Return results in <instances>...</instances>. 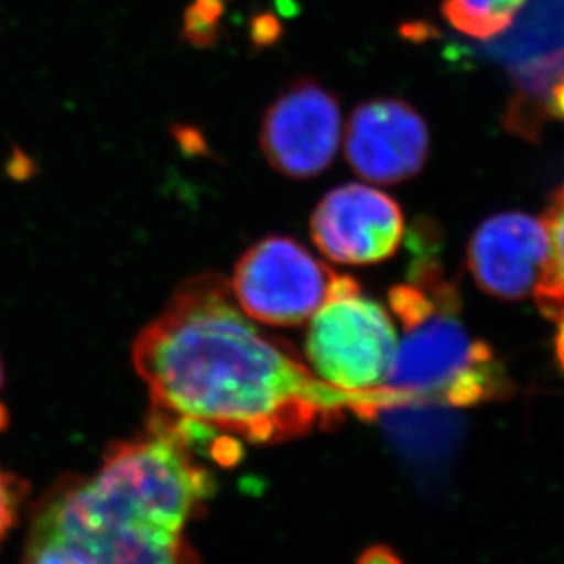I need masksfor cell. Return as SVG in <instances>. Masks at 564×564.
Here are the masks:
<instances>
[{"mask_svg":"<svg viewBox=\"0 0 564 564\" xmlns=\"http://www.w3.org/2000/svg\"><path fill=\"white\" fill-rule=\"evenodd\" d=\"M132 359L151 392L152 413L268 444L325 427L345 411L376 416L383 392H345L306 369L292 348L267 336L215 273L182 282L140 332Z\"/></svg>","mask_w":564,"mask_h":564,"instance_id":"obj_1","label":"cell"},{"mask_svg":"<svg viewBox=\"0 0 564 564\" xmlns=\"http://www.w3.org/2000/svg\"><path fill=\"white\" fill-rule=\"evenodd\" d=\"M389 303L402 325V339L381 386L391 408H473L510 391L499 358L460 319V295L442 264L419 257L411 281L392 288Z\"/></svg>","mask_w":564,"mask_h":564,"instance_id":"obj_2","label":"cell"},{"mask_svg":"<svg viewBox=\"0 0 564 564\" xmlns=\"http://www.w3.org/2000/svg\"><path fill=\"white\" fill-rule=\"evenodd\" d=\"M215 482L176 436L151 425L145 438L110 447L88 482L63 489L39 513L44 527L96 554L121 524H149L182 533Z\"/></svg>","mask_w":564,"mask_h":564,"instance_id":"obj_3","label":"cell"},{"mask_svg":"<svg viewBox=\"0 0 564 564\" xmlns=\"http://www.w3.org/2000/svg\"><path fill=\"white\" fill-rule=\"evenodd\" d=\"M397 343L387 310L359 292L354 279L310 317L306 358L326 386L369 392L386 383Z\"/></svg>","mask_w":564,"mask_h":564,"instance_id":"obj_4","label":"cell"},{"mask_svg":"<svg viewBox=\"0 0 564 564\" xmlns=\"http://www.w3.org/2000/svg\"><path fill=\"white\" fill-rule=\"evenodd\" d=\"M352 281L315 259L295 240L270 237L240 257L229 286L251 321L299 326Z\"/></svg>","mask_w":564,"mask_h":564,"instance_id":"obj_5","label":"cell"},{"mask_svg":"<svg viewBox=\"0 0 564 564\" xmlns=\"http://www.w3.org/2000/svg\"><path fill=\"white\" fill-rule=\"evenodd\" d=\"M339 141L341 110L336 96L312 79L288 87L262 121V152L288 178L319 176L334 162Z\"/></svg>","mask_w":564,"mask_h":564,"instance_id":"obj_6","label":"cell"},{"mask_svg":"<svg viewBox=\"0 0 564 564\" xmlns=\"http://www.w3.org/2000/svg\"><path fill=\"white\" fill-rule=\"evenodd\" d=\"M405 231L402 207L369 185L332 189L315 207L310 234L321 253L348 267H369L394 256Z\"/></svg>","mask_w":564,"mask_h":564,"instance_id":"obj_7","label":"cell"},{"mask_svg":"<svg viewBox=\"0 0 564 564\" xmlns=\"http://www.w3.org/2000/svg\"><path fill=\"white\" fill-rule=\"evenodd\" d=\"M429 152L422 116L400 99H372L354 110L345 154L354 173L375 184H398L420 173Z\"/></svg>","mask_w":564,"mask_h":564,"instance_id":"obj_8","label":"cell"},{"mask_svg":"<svg viewBox=\"0 0 564 564\" xmlns=\"http://www.w3.org/2000/svg\"><path fill=\"white\" fill-rule=\"evenodd\" d=\"M549 253L544 218L502 213L488 218L473 235L469 270L489 295L524 299L535 290Z\"/></svg>","mask_w":564,"mask_h":564,"instance_id":"obj_9","label":"cell"},{"mask_svg":"<svg viewBox=\"0 0 564 564\" xmlns=\"http://www.w3.org/2000/svg\"><path fill=\"white\" fill-rule=\"evenodd\" d=\"M96 555L101 564H198L178 532L140 522L110 530Z\"/></svg>","mask_w":564,"mask_h":564,"instance_id":"obj_10","label":"cell"},{"mask_svg":"<svg viewBox=\"0 0 564 564\" xmlns=\"http://www.w3.org/2000/svg\"><path fill=\"white\" fill-rule=\"evenodd\" d=\"M550 235V253L533 295L544 317L564 319V184L550 202L544 217Z\"/></svg>","mask_w":564,"mask_h":564,"instance_id":"obj_11","label":"cell"},{"mask_svg":"<svg viewBox=\"0 0 564 564\" xmlns=\"http://www.w3.org/2000/svg\"><path fill=\"white\" fill-rule=\"evenodd\" d=\"M528 0H444L445 21L475 39H494L506 32Z\"/></svg>","mask_w":564,"mask_h":564,"instance_id":"obj_12","label":"cell"},{"mask_svg":"<svg viewBox=\"0 0 564 564\" xmlns=\"http://www.w3.org/2000/svg\"><path fill=\"white\" fill-rule=\"evenodd\" d=\"M24 564H101V561L76 541L32 527Z\"/></svg>","mask_w":564,"mask_h":564,"instance_id":"obj_13","label":"cell"},{"mask_svg":"<svg viewBox=\"0 0 564 564\" xmlns=\"http://www.w3.org/2000/svg\"><path fill=\"white\" fill-rule=\"evenodd\" d=\"M21 499V486L15 478L0 469V543L15 522L17 508Z\"/></svg>","mask_w":564,"mask_h":564,"instance_id":"obj_14","label":"cell"},{"mask_svg":"<svg viewBox=\"0 0 564 564\" xmlns=\"http://www.w3.org/2000/svg\"><path fill=\"white\" fill-rule=\"evenodd\" d=\"M358 564H402V561L386 546H375L359 557Z\"/></svg>","mask_w":564,"mask_h":564,"instance_id":"obj_15","label":"cell"},{"mask_svg":"<svg viewBox=\"0 0 564 564\" xmlns=\"http://www.w3.org/2000/svg\"><path fill=\"white\" fill-rule=\"evenodd\" d=\"M555 352H557V359H560V365L564 370V319L560 321V330L555 336Z\"/></svg>","mask_w":564,"mask_h":564,"instance_id":"obj_16","label":"cell"},{"mask_svg":"<svg viewBox=\"0 0 564 564\" xmlns=\"http://www.w3.org/2000/svg\"><path fill=\"white\" fill-rule=\"evenodd\" d=\"M4 386V369H2V361H0V389Z\"/></svg>","mask_w":564,"mask_h":564,"instance_id":"obj_17","label":"cell"}]
</instances>
